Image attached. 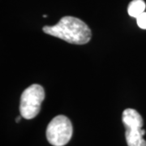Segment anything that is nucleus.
Here are the masks:
<instances>
[{
  "instance_id": "f257e3e1",
  "label": "nucleus",
  "mask_w": 146,
  "mask_h": 146,
  "mask_svg": "<svg viewBox=\"0 0 146 146\" xmlns=\"http://www.w3.org/2000/svg\"><path fill=\"white\" fill-rule=\"evenodd\" d=\"M43 32L76 45H84L90 41L92 32L81 20L74 16H64L53 26H44Z\"/></svg>"
},
{
  "instance_id": "39448f33",
  "label": "nucleus",
  "mask_w": 146,
  "mask_h": 146,
  "mask_svg": "<svg viewBox=\"0 0 146 146\" xmlns=\"http://www.w3.org/2000/svg\"><path fill=\"white\" fill-rule=\"evenodd\" d=\"M145 8L146 4L144 0H132L128 5L127 12L129 16L136 19L141 14L145 12Z\"/></svg>"
},
{
  "instance_id": "f03ea898",
  "label": "nucleus",
  "mask_w": 146,
  "mask_h": 146,
  "mask_svg": "<svg viewBox=\"0 0 146 146\" xmlns=\"http://www.w3.org/2000/svg\"><path fill=\"white\" fill-rule=\"evenodd\" d=\"M122 120L126 127L125 137L128 146H146L143 138L145 131L142 129L143 119L136 110L126 109L123 112Z\"/></svg>"
},
{
  "instance_id": "7ed1b4c3",
  "label": "nucleus",
  "mask_w": 146,
  "mask_h": 146,
  "mask_svg": "<svg viewBox=\"0 0 146 146\" xmlns=\"http://www.w3.org/2000/svg\"><path fill=\"white\" fill-rule=\"evenodd\" d=\"M45 98V91L39 84H32L21 94L20 112L25 119H32L39 114L42 102Z\"/></svg>"
},
{
  "instance_id": "20e7f679",
  "label": "nucleus",
  "mask_w": 146,
  "mask_h": 146,
  "mask_svg": "<svg viewBox=\"0 0 146 146\" xmlns=\"http://www.w3.org/2000/svg\"><path fill=\"white\" fill-rule=\"evenodd\" d=\"M72 132V124L70 119L65 115H58L47 126V141L54 146H63L70 141Z\"/></svg>"
},
{
  "instance_id": "0eeeda50",
  "label": "nucleus",
  "mask_w": 146,
  "mask_h": 146,
  "mask_svg": "<svg viewBox=\"0 0 146 146\" xmlns=\"http://www.w3.org/2000/svg\"><path fill=\"white\" fill-rule=\"evenodd\" d=\"M21 117H22V116L21 115V116H19V117H17V118H16V123H19V122H20V120H21Z\"/></svg>"
},
{
  "instance_id": "423d86ee",
  "label": "nucleus",
  "mask_w": 146,
  "mask_h": 146,
  "mask_svg": "<svg viewBox=\"0 0 146 146\" xmlns=\"http://www.w3.org/2000/svg\"><path fill=\"white\" fill-rule=\"evenodd\" d=\"M137 25L142 29H146V12H143L136 18Z\"/></svg>"
}]
</instances>
